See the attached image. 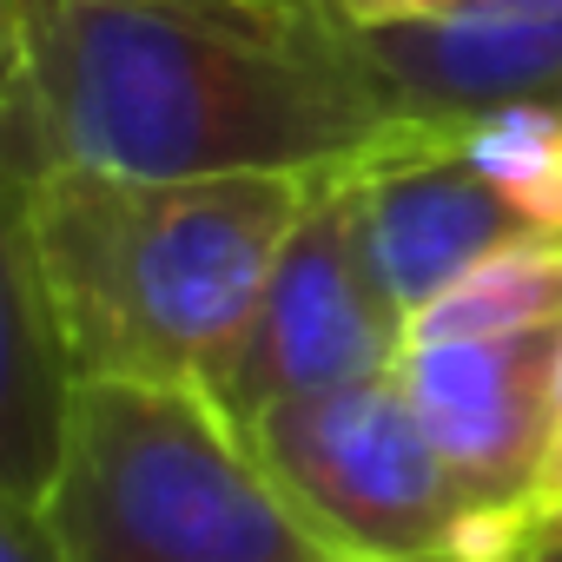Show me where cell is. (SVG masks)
Instances as JSON below:
<instances>
[{
    "label": "cell",
    "instance_id": "1",
    "mask_svg": "<svg viewBox=\"0 0 562 562\" xmlns=\"http://www.w3.org/2000/svg\"><path fill=\"white\" fill-rule=\"evenodd\" d=\"M8 179L54 166L192 179L331 166L391 113L345 21H232L166 0H0Z\"/></svg>",
    "mask_w": 562,
    "mask_h": 562
},
{
    "label": "cell",
    "instance_id": "2",
    "mask_svg": "<svg viewBox=\"0 0 562 562\" xmlns=\"http://www.w3.org/2000/svg\"><path fill=\"white\" fill-rule=\"evenodd\" d=\"M338 166V159H331ZM331 166L126 179L54 166L14 186L8 251L80 378H212Z\"/></svg>",
    "mask_w": 562,
    "mask_h": 562
},
{
    "label": "cell",
    "instance_id": "3",
    "mask_svg": "<svg viewBox=\"0 0 562 562\" xmlns=\"http://www.w3.org/2000/svg\"><path fill=\"white\" fill-rule=\"evenodd\" d=\"M41 509L67 562H331L199 378H80Z\"/></svg>",
    "mask_w": 562,
    "mask_h": 562
},
{
    "label": "cell",
    "instance_id": "4",
    "mask_svg": "<svg viewBox=\"0 0 562 562\" xmlns=\"http://www.w3.org/2000/svg\"><path fill=\"white\" fill-rule=\"evenodd\" d=\"M245 443L292 496L331 562H522L542 522L476 503L391 378L271 404Z\"/></svg>",
    "mask_w": 562,
    "mask_h": 562
},
{
    "label": "cell",
    "instance_id": "5",
    "mask_svg": "<svg viewBox=\"0 0 562 562\" xmlns=\"http://www.w3.org/2000/svg\"><path fill=\"white\" fill-rule=\"evenodd\" d=\"M397 351H404V312L378 285V271L358 245V225H351L345 179L331 166L325 199L312 205V218L285 245L245 338L205 378V391L245 430L271 404L391 378Z\"/></svg>",
    "mask_w": 562,
    "mask_h": 562
},
{
    "label": "cell",
    "instance_id": "6",
    "mask_svg": "<svg viewBox=\"0 0 562 562\" xmlns=\"http://www.w3.org/2000/svg\"><path fill=\"white\" fill-rule=\"evenodd\" d=\"M358 245L404 325L443 299L490 251L536 238L463 159L450 120H384L358 153L338 159Z\"/></svg>",
    "mask_w": 562,
    "mask_h": 562
},
{
    "label": "cell",
    "instance_id": "7",
    "mask_svg": "<svg viewBox=\"0 0 562 562\" xmlns=\"http://www.w3.org/2000/svg\"><path fill=\"white\" fill-rule=\"evenodd\" d=\"M555 345L536 338H457V345H404L397 391L417 411L424 437L450 463V476L496 509H522L542 522V463L555 430Z\"/></svg>",
    "mask_w": 562,
    "mask_h": 562
},
{
    "label": "cell",
    "instance_id": "8",
    "mask_svg": "<svg viewBox=\"0 0 562 562\" xmlns=\"http://www.w3.org/2000/svg\"><path fill=\"white\" fill-rule=\"evenodd\" d=\"M351 60L391 120H476L562 93V0H463L411 27H345Z\"/></svg>",
    "mask_w": 562,
    "mask_h": 562
},
{
    "label": "cell",
    "instance_id": "9",
    "mask_svg": "<svg viewBox=\"0 0 562 562\" xmlns=\"http://www.w3.org/2000/svg\"><path fill=\"white\" fill-rule=\"evenodd\" d=\"M536 331H562V238H516L490 251L404 325V345L536 338Z\"/></svg>",
    "mask_w": 562,
    "mask_h": 562
},
{
    "label": "cell",
    "instance_id": "10",
    "mask_svg": "<svg viewBox=\"0 0 562 562\" xmlns=\"http://www.w3.org/2000/svg\"><path fill=\"white\" fill-rule=\"evenodd\" d=\"M457 146L536 238H562V100H509L457 120Z\"/></svg>",
    "mask_w": 562,
    "mask_h": 562
},
{
    "label": "cell",
    "instance_id": "11",
    "mask_svg": "<svg viewBox=\"0 0 562 562\" xmlns=\"http://www.w3.org/2000/svg\"><path fill=\"white\" fill-rule=\"evenodd\" d=\"M0 562H67V549H60L41 503H27V496L0 503Z\"/></svg>",
    "mask_w": 562,
    "mask_h": 562
},
{
    "label": "cell",
    "instance_id": "12",
    "mask_svg": "<svg viewBox=\"0 0 562 562\" xmlns=\"http://www.w3.org/2000/svg\"><path fill=\"white\" fill-rule=\"evenodd\" d=\"M457 8L463 0H331V14L345 27H411V21H437Z\"/></svg>",
    "mask_w": 562,
    "mask_h": 562
},
{
    "label": "cell",
    "instance_id": "13",
    "mask_svg": "<svg viewBox=\"0 0 562 562\" xmlns=\"http://www.w3.org/2000/svg\"><path fill=\"white\" fill-rule=\"evenodd\" d=\"M542 516L549 529L562 522V345H555V430H549V463H542Z\"/></svg>",
    "mask_w": 562,
    "mask_h": 562
},
{
    "label": "cell",
    "instance_id": "14",
    "mask_svg": "<svg viewBox=\"0 0 562 562\" xmlns=\"http://www.w3.org/2000/svg\"><path fill=\"white\" fill-rule=\"evenodd\" d=\"M522 562H562V522H555V529H549V536H542V542L522 555Z\"/></svg>",
    "mask_w": 562,
    "mask_h": 562
},
{
    "label": "cell",
    "instance_id": "15",
    "mask_svg": "<svg viewBox=\"0 0 562 562\" xmlns=\"http://www.w3.org/2000/svg\"><path fill=\"white\" fill-rule=\"evenodd\" d=\"M265 8H292V14H331V0H265Z\"/></svg>",
    "mask_w": 562,
    "mask_h": 562
},
{
    "label": "cell",
    "instance_id": "16",
    "mask_svg": "<svg viewBox=\"0 0 562 562\" xmlns=\"http://www.w3.org/2000/svg\"><path fill=\"white\" fill-rule=\"evenodd\" d=\"M555 100H562V93H555Z\"/></svg>",
    "mask_w": 562,
    "mask_h": 562
}]
</instances>
